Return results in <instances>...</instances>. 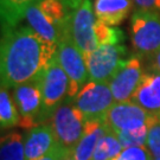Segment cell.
Wrapping results in <instances>:
<instances>
[{"label": "cell", "instance_id": "obj_1", "mask_svg": "<svg viewBox=\"0 0 160 160\" xmlns=\"http://www.w3.org/2000/svg\"><path fill=\"white\" fill-rule=\"evenodd\" d=\"M1 87H16L38 78L57 53V45L30 26L2 30L0 48Z\"/></svg>", "mask_w": 160, "mask_h": 160}, {"label": "cell", "instance_id": "obj_2", "mask_svg": "<svg viewBox=\"0 0 160 160\" xmlns=\"http://www.w3.org/2000/svg\"><path fill=\"white\" fill-rule=\"evenodd\" d=\"M57 59L69 78V90L67 101H71L86 86L89 80L84 55L76 45L72 34L69 32L59 40L57 46Z\"/></svg>", "mask_w": 160, "mask_h": 160}, {"label": "cell", "instance_id": "obj_3", "mask_svg": "<svg viewBox=\"0 0 160 160\" xmlns=\"http://www.w3.org/2000/svg\"><path fill=\"white\" fill-rule=\"evenodd\" d=\"M39 83L42 97H43V113H42V125L43 121L52 118L55 110L62 106L61 102L64 97L68 96L69 78L64 69L57 59V53L50 64L37 78Z\"/></svg>", "mask_w": 160, "mask_h": 160}, {"label": "cell", "instance_id": "obj_4", "mask_svg": "<svg viewBox=\"0 0 160 160\" xmlns=\"http://www.w3.org/2000/svg\"><path fill=\"white\" fill-rule=\"evenodd\" d=\"M132 44L138 53L154 55L160 49V14L138 8L131 19Z\"/></svg>", "mask_w": 160, "mask_h": 160}, {"label": "cell", "instance_id": "obj_5", "mask_svg": "<svg viewBox=\"0 0 160 160\" xmlns=\"http://www.w3.org/2000/svg\"><path fill=\"white\" fill-rule=\"evenodd\" d=\"M71 101L84 115L87 121L103 120L115 103L108 82L94 81H89L83 88H81L78 94Z\"/></svg>", "mask_w": 160, "mask_h": 160}, {"label": "cell", "instance_id": "obj_6", "mask_svg": "<svg viewBox=\"0 0 160 160\" xmlns=\"http://www.w3.org/2000/svg\"><path fill=\"white\" fill-rule=\"evenodd\" d=\"M51 127L57 143L74 152L75 147L84 133L86 118L75 106L62 104L52 115Z\"/></svg>", "mask_w": 160, "mask_h": 160}, {"label": "cell", "instance_id": "obj_7", "mask_svg": "<svg viewBox=\"0 0 160 160\" xmlns=\"http://www.w3.org/2000/svg\"><path fill=\"white\" fill-rule=\"evenodd\" d=\"M12 97L17 106L23 128H33L42 125L43 97L37 78L13 88Z\"/></svg>", "mask_w": 160, "mask_h": 160}, {"label": "cell", "instance_id": "obj_8", "mask_svg": "<svg viewBox=\"0 0 160 160\" xmlns=\"http://www.w3.org/2000/svg\"><path fill=\"white\" fill-rule=\"evenodd\" d=\"M126 49L122 45H100L96 50L84 56L89 80L94 82H109L123 62Z\"/></svg>", "mask_w": 160, "mask_h": 160}, {"label": "cell", "instance_id": "obj_9", "mask_svg": "<svg viewBox=\"0 0 160 160\" xmlns=\"http://www.w3.org/2000/svg\"><path fill=\"white\" fill-rule=\"evenodd\" d=\"M153 115L148 114L145 109L133 101L115 102L108 110L103 122L113 133L121 131H131L148 126Z\"/></svg>", "mask_w": 160, "mask_h": 160}, {"label": "cell", "instance_id": "obj_10", "mask_svg": "<svg viewBox=\"0 0 160 160\" xmlns=\"http://www.w3.org/2000/svg\"><path fill=\"white\" fill-rule=\"evenodd\" d=\"M142 76L143 71L140 58L132 56L128 59H125L108 82L115 102L131 101Z\"/></svg>", "mask_w": 160, "mask_h": 160}, {"label": "cell", "instance_id": "obj_11", "mask_svg": "<svg viewBox=\"0 0 160 160\" xmlns=\"http://www.w3.org/2000/svg\"><path fill=\"white\" fill-rule=\"evenodd\" d=\"M95 12H92V0H82L71 17V34L76 45L87 56L96 50L97 43L94 32Z\"/></svg>", "mask_w": 160, "mask_h": 160}, {"label": "cell", "instance_id": "obj_12", "mask_svg": "<svg viewBox=\"0 0 160 160\" xmlns=\"http://www.w3.org/2000/svg\"><path fill=\"white\" fill-rule=\"evenodd\" d=\"M57 145L51 125H39L33 127L24 138L25 159L39 160Z\"/></svg>", "mask_w": 160, "mask_h": 160}, {"label": "cell", "instance_id": "obj_13", "mask_svg": "<svg viewBox=\"0 0 160 160\" xmlns=\"http://www.w3.org/2000/svg\"><path fill=\"white\" fill-rule=\"evenodd\" d=\"M131 101L137 103L148 114L160 116V74H143Z\"/></svg>", "mask_w": 160, "mask_h": 160}, {"label": "cell", "instance_id": "obj_14", "mask_svg": "<svg viewBox=\"0 0 160 160\" xmlns=\"http://www.w3.org/2000/svg\"><path fill=\"white\" fill-rule=\"evenodd\" d=\"M133 2V0H95V17L109 26L119 25L128 17Z\"/></svg>", "mask_w": 160, "mask_h": 160}, {"label": "cell", "instance_id": "obj_15", "mask_svg": "<svg viewBox=\"0 0 160 160\" xmlns=\"http://www.w3.org/2000/svg\"><path fill=\"white\" fill-rule=\"evenodd\" d=\"M25 19H26L30 28L33 29L40 37H43L44 39L52 43V44H56L57 46L59 40L67 33L71 32V31L64 32L57 25L51 23L44 16V13L40 11L38 4H33L30 7H28V10L25 12Z\"/></svg>", "mask_w": 160, "mask_h": 160}, {"label": "cell", "instance_id": "obj_16", "mask_svg": "<svg viewBox=\"0 0 160 160\" xmlns=\"http://www.w3.org/2000/svg\"><path fill=\"white\" fill-rule=\"evenodd\" d=\"M107 132L103 120L87 121L84 133L72 152L75 160H92L98 140Z\"/></svg>", "mask_w": 160, "mask_h": 160}, {"label": "cell", "instance_id": "obj_17", "mask_svg": "<svg viewBox=\"0 0 160 160\" xmlns=\"http://www.w3.org/2000/svg\"><path fill=\"white\" fill-rule=\"evenodd\" d=\"M43 0H0L1 7V25L2 30L16 28L25 18V12L33 4L40 2ZM69 5L77 8L82 0H65Z\"/></svg>", "mask_w": 160, "mask_h": 160}, {"label": "cell", "instance_id": "obj_18", "mask_svg": "<svg viewBox=\"0 0 160 160\" xmlns=\"http://www.w3.org/2000/svg\"><path fill=\"white\" fill-rule=\"evenodd\" d=\"M20 122L17 106L13 97H11L8 89L1 87L0 90V126L1 129H8L18 126Z\"/></svg>", "mask_w": 160, "mask_h": 160}, {"label": "cell", "instance_id": "obj_19", "mask_svg": "<svg viewBox=\"0 0 160 160\" xmlns=\"http://www.w3.org/2000/svg\"><path fill=\"white\" fill-rule=\"evenodd\" d=\"M122 149L123 147L119 138L116 137L115 133L107 128V132L98 140L92 160H113L120 154Z\"/></svg>", "mask_w": 160, "mask_h": 160}, {"label": "cell", "instance_id": "obj_20", "mask_svg": "<svg viewBox=\"0 0 160 160\" xmlns=\"http://www.w3.org/2000/svg\"><path fill=\"white\" fill-rule=\"evenodd\" d=\"M0 160H26L24 138L20 133H10L1 138Z\"/></svg>", "mask_w": 160, "mask_h": 160}, {"label": "cell", "instance_id": "obj_21", "mask_svg": "<svg viewBox=\"0 0 160 160\" xmlns=\"http://www.w3.org/2000/svg\"><path fill=\"white\" fill-rule=\"evenodd\" d=\"M94 32L97 46L100 45H118L123 42V33L121 30L112 28L100 20L95 22Z\"/></svg>", "mask_w": 160, "mask_h": 160}, {"label": "cell", "instance_id": "obj_22", "mask_svg": "<svg viewBox=\"0 0 160 160\" xmlns=\"http://www.w3.org/2000/svg\"><path fill=\"white\" fill-rule=\"evenodd\" d=\"M147 134H148V126H145L131 131H121L116 133V137L119 138L122 147L127 148L133 146H145L147 141Z\"/></svg>", "mask_w": 160, "mask_h": 160}, {"label": "cell", "instance_id": "obj_23", "mask_svg": "<svg viewBox=\"0 0 160 160\" xmlns=\"http://www.w3.org/2000/svg\"><path fill=\"white\" fill-rule=\"evenodd\" d=\"M146 147L154 158L160 157V116H152L148 125Z\"/></svg>", "mask_w": 160, "mask_h": 160}, {"label": "cell", "instance_id": "obj_24", "mask_svg": "<svg viewBox=\"0 0 160 160\" xmlns=\"http://www.w3.org/2000/svg\"><path fill=\"white\" fill-rule=\"evenodd\" d=\"M152 157L153 155L146 146H133L123 148L113 160H152Z\"/></svg>", "mask_w": 160, "mask_h": 160}, {"label": "cell", "instance_id": "obj_25", "mask_svg": "<svg viewBox=\"0 0 160 160\" xmlns=\"http://www.w3.org/2000/svg\"><path fill=\"white\" fill-rule=\"evenodd\" d=\"M71 154H72V152H70L69 149L57 145L55 148L51 149L48 154L44 155L43 158H40L39 160H67Z\"/></svg>", "mask_w": 160, "mask_h": 160}, {"label": "cell", "instance_id": "obj_26", "mask_svg": "<svg viewBox=\"0 0 160 160\" xmlns=\"http://www.w3.org/2000/svg\"><path fill=\"white\" fill-rule=\"evenodd\" d=\"M141 10L160 13V0H133Z\"/></svg>", "mask_w": 160, "mask_h": 160}, {"label": "cell", "instance_id": "obj_27", "mask_svg": "<svg viewBox=\"0 0 160 160\" xmlns=\"http://www.w3.org/2000/svg\"><path fill=\"white\" fill-rule=\"evenodd\" d=\"M152 68L155 72H159L160 74V49L153 55V64H152Z\"/></svg>", "mask_w": 160, "mask_h": 160}, {"label": "cell", "instance_id": "obj_28", "mask_svg": "<svg viewBox=\"0 0 160 160\" xmlns=\"http://www.w3.org/2000/svg\"><path fill=\"white\" fill-rule=\"evenodd\" d=\"M67 160H75V159H74V157H72V154H71V155H70V157H69V158H68V159H67Z\"/></svg>", "mask_w": 160, "mask_h": 160}, {"label": "cell", "instance_id": "obj_29", "mask_svg": "<svg viewBox=\"0 0 160 160\" xmlns=\"http://www.w3.org/2000/svg\"><path fill=\"white\" fill-rule=\"evenodd\" d=\"M152 160H160V157H158V158H154V159H152Z\"/></svg>", "mask_w": 160, "mask_h": 160}]
</instances>
